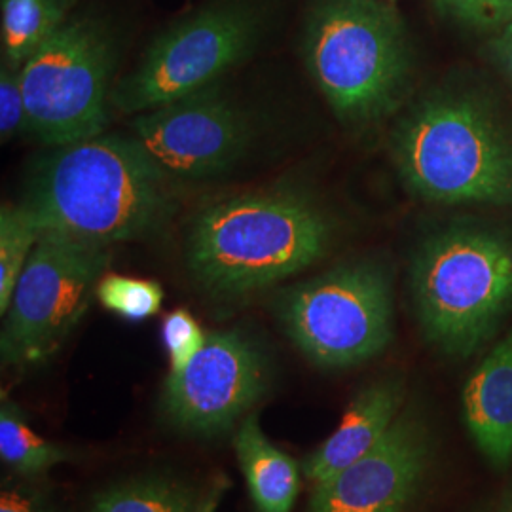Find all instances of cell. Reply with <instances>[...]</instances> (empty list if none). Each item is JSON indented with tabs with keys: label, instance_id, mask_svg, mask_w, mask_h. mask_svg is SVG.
Wrapping results in <instances>:
<instances>
[{
	"label": "cell",
	"instance_id": "cell-1",
	"mask_svg": "<svg viewBox=\"0 0 512 512\" xmlns=\"http://www.w3.org/2000/svg\"><path fill=\"white\" fill-rule=\"evenodd\" d=\"M169 181L131 137L101 133L44 156L19 205L40 234L107 247L143 238L164 222Z\"/></svg>",
	"mask_w": 512,
	"mask_h": 512
},
{
	"label": "cell",
	"instance_id": "cell-2",
	"mask_svg": "<svg viewBox=\"0 0 512 512\" xmlns=\"http://www.w3.org/2000/svg\"><path fill=\"white\" fill-rule=\"evenodd\" d=\"M332 222L293 188L211 203L192 220L188 268L220 298L255 293L298 274L329 251Z\"/></svg>",
	"mask_w": 512,
	"mask_h": 512
},
{
	"label": "cell",
	"instance_id": "cell-3",
	"mask_svg": "<svg viewBox=\"0 0 512 512\" xmlns=\"http://www.w3.org/2000/svg\"><path fill=\"white\" fill-rule=\"evenodd\" d=\"M395 160L406 186L439 203H512V139L471 97H431L401 122Z\"/></svg>",
	"mask_w": 512,
	"mask_h": 512
},
{
	"label": "cell",
	"instance_id": "cell-4",
	"mask_svg": "<svg viewBox=\"0 0 512 512\" xmlns=\"http://www.w3.org/2000/svg\"><path fill=\"white\" fill-rule=\"evenodd\" d=\"M304 55L317 88L344 122L378 120L408 90L403 21L380 0H317Z\"/></svg>",
	"mask_w": 512,
	"mask_h": 512
},
{
	"label": "cell",
	"instance_id": "cell-5",
	"mask_svg": "<svg viewBox=\"0 0 512 512\" xmlns=\"http://www.w3.org/2000/svg\"><path fill=\"white\" fill-rule=\"evenodd\" d=\"M412 293L427 338L467 357L512 306V245L469 230L431 238L414 260Z\"/></svg>",
	"mask_w": 512,
	"mask_h": 512
},
{
	"label": "cell",
	"instance_id": "cell-6",
	"mask_svg": "<svg viewBox=\"0 0 512 512\" xmlns=\"http://www.w3.org/2000/svg\"><path fill=\"white\" fill-rule=\"evenodd\" d=\"M275 313L313 365H361L391 342V281L376 264H346L281 291Z\"/></svg>",
	"mask_w": 512,
	"mask_h": 512
},
{
	"label": "cell",
	"instance_id": "cell-7",
	"mask_svg": "<svg viewBox=\"0 0 512 512\" xmlns=\"http://www.w3.org/2000/svg\"><path fill=\"white\" fill-rule=\"evenodd\" d=\"M114 50L90 19H67L21 67L29 133L63 147L103 133L109 122Z\"/></svg>",
	"mask_w": 512,
	"mask_h": 512
},
{
	"label": "cell",
	"instance_id": "cell-8",
	"mask_svg": "<svg viewBox=\"0 0 512 512\" xmlns=\"http://www.w3.org/2000/svg\"><path fill=\"white\" fill-rule=\"evenodd\" d=\"M258 33L260 19L249 4H209L148 48L141 65L112 90L110 105L139 114L211 88L253 52Z\"/></svg>",
	"mask_w": 512,
	"mask_h": 512
},
{
	"label": "cell",
	"instance_id": "cell-9",
	"mask_svg": "<svg viewBox=\"0 0 512 512\" xmlns=\"http://www.w3.org/2000/svg\"><path fill=\"white\" fill-rule=\"evenodd\" d=\"M109 264L103 245L40 234L6 311L4 365L23 368L54 355L90 308Z\"/></svg>",
	"mask_w": 512,
	"mask_h": 512
},
{
	"label": "cell",
	"instance_id": "cell-10",
	"mask_svg": "<svg viewBox=\"0 0 512 512\" xmlns=\"http://www.w3.org/2000/svg\"><path fill=\"white\" fill-rule=\"evenodd\" d=\"M249 122L219 86L186 95L131 122V139L171 181L228 171L249 147Z\"/></svg>",
	"mask_w": 512,
	"mask_h": 512
},
{
	"label": "cell",
	"instance_id": "cell-11",
	"mask_svg": "<svg viewBox=\"0 0 512 512\" xmlns=\"http://www.w3.org/2000/svg\"><path fill=\"white\" fill-rule=\"evenodd\" d=\"M268 366L255 342L239 330L211 332L181 372H169L162 412L177 429L213 437L230 431L266 393Z\"/></svg>",
	"mask_w": 512,
	"mask_h": 512
},
{
	"label": "cell",
	"instance_id": "cell-12",
	"mask_svg": "<svg viewBox=\"0 0 512 512\" xmlns=\"http://www.w3.org/2000/svg\"><path fill=\"white\" fill-rule=\"evenodd\" d=\"M427 463L425 427L401 414L374 450L313 484L308 512H403L420 488Z\"/></svg>",
	"mask_w": 512,
	"mask_h": 512
},
{
	"label": "cell",
	"instance_id": "cell-13",
	"mask_svg": "<svg viewBox=\"0 0 512 512\" xmlns=\"http://www.w3.org/2000/svg\"><path fill=\"white\" fill-rule=\"evenodd\" d=\"M403 399L401 380L365 387L349 404L336 431L306 458L304 476L311 484L325 482L374 450L401 416Z\"/></svg>",
	"mask_w": 512,
	"mask_h": 512
},
{
	"label": "cell",
	"instance_id": "cell-14",
	"mask_svg": "<svg viewBox=\"0 0 512 512\" xmlns=\"http://www.w3.org/2000/svg\"><path fill=\"white\" fill-rule=\"evenodd\" d=\"M463 416L478 450L495 467H505L512 459V332L471 374Z\"/></svg>",
	"mask_w": 512,
	"mask_h": 512
},
{
	"label": "cell",
	"instance_id": "cell-15",
	"mask_svg": "<svg viewBox=\"0 0 512 512\" xmlns=\"http://www.w3.org/2000/svg\"><path fill=\"white\" fill-rule=\"evenodd\" d=\"M234 448L256 511H293L302 486V467L264 435L256 414L241 421Z\"/></svg>",
	"mask_w": 512,
	"mask_h": 512
},
{
	"label": "cell",
	"instance_id": "cell-16",
	"mask_svg": "<svg viewBox=\"0 0 512 512\" xmlns=\"http://www.w3.org/2000/svg\"><path fill=\"white\" fill-rule=\"evenodd\" d=\"M71 0H0L4 63L21 69L67 21Z\"/></svg>",
	"mask_w": 512,
	"mask_h": 512
},
{
	"label": "cell",
	"instance_id": "cell-17",
	"mask_svg": "<svg viewBox=\"0 0 512 512\" xmlns=\"http://www.w3.org/2000/svg\"><path fill=\"white\" fill-rule=\"evenodd\" d=\"M0 458L21 478L44 475L73 458L71 450L40 437L23 410L6 395L0 404Z\"/></svg>",
	"mask_w": 512,
	"mask_h": 512
},
{
	"label": "cell",
	"instance_id": "cell-18",
	"mask_svg": "<svg viewBox=\"0 0 512 512\" xmlns=\"http://www.w3.org/2000/svg\"><path fill=\"white\" fill-rule=\"evenodd\" d=\"M202 499L177 480L145 476L110 486L93 499L90 512H200Z\"/></svg>",
	"mask_w": 512,
	"mask_h": 512
},
{
	"label": "cell",
	"instance_id": "cell-19",
	"mask_svg": "<svg viewBox=\"0 0 512 512\" xmlns=\"http://www.w3.org/2000/svg\"><path fill=\"white\" fill-rule=\"evenodd\" d=\"M40 239L33 217L21 207L4 203L0 209V313L6 315L19 277Z\"/></svg>",
	"mask_w": 512,
	"mask_h": 512
},
{
	"label": "cell",
	"instance_id": "cell-20",
	"mask_svg": "<svg viewBox=\"0 0 512 512\" xmlns=\"http://www.w3.org/2000/svg\"><path fill=\"white\" fill-rule=\"evenodd\" d=\"M95 296L110 313L129 323H141L160 313L165 294L162 285L154 279L105 274L97 285Z\"/></svg>",
	"mask_w": 512,
	"mask_h": 512
},
{
	"label": "cell",
	"instance_id": "cell-21",
	"mask_svg": "<svg viewBox=\"0 0 512 512\" xmlns=\"http://www.w3.org/2000/svg\"><path fill=\"white\" fill-rule=\"evenodd\" d=\"M162 342L169 357V372H181L202 351L207 334L190 311L173 310L162 321Z\"/></svg>",
	"mask_w": 512,
	"mask_h": 512
},
{
	"label": "cell",
	"instance_id": "cell-22",
	"mask_svg": "<svg viewBox=\"0 0 512 512\" xmlns=\"http://www.w3.org/2000/svg\"><path fill=\"white\" fill-rule=\"evenodd\" d=\"M440 10L478 31H503L512 21V0H435Z\"/></svg>",
	"mask_w": 512,
	"mask_h": 512
},
{
	"label": "cell",
	"instance_id": "cell-23",
	"mask_svg": "<svg viewBox=\"0 0 512 512\" xmlns=\"http://www.w3.org/2000/svg\"><path fill=\"white\" fill-rule=\"evenodd\" d=\"M19 133H29L27 103L21 84V69L2 63L0 71V135L10 141Z\"/></svg>",
	"mask_w": 512,
	"mask_h": 512
},
{
	"label": "cell",
	"instance_id": "cell-24",
	"mask_svg": "<svg viewBox=\"0 0 512 512\" xmlns=\"http://www.w3.org/2000/svg\"><path fill=\"white\" fill-rule=\"evenodd\" d=\"M0 512H57L54 503L27 482H6L0 492Z\"/></svg>",
	"mask_w": 512,
	"mask_h": 512
},
{
	"label": "cell",
	"instance_id": "cell-25",
	"mask_svg": "<svg viewBox=\"0 0 512 512\" xmlns=\"http://www.w3.org/2000/svg\"><path fill=\"white\" fill-rule=\"evenodd\" d=\"M497 55L512 80V21L501 31V37L497 40Z\"/></svg>",
	"mask_w": 512,
	"mask_h": 512
},
{
	"label": "cell",
	"instance_id": "cell-26",
	"mask_svg": "<svg viewBox=\"0 0 512 512\" xmlns=\"http://www.w3.org/2000/svg\"><path fill=\"white\" fill-rule=\"evenodd\" d=\"M220 495H222V486H215L207 497L202 499V507L200 512H215L217 511V505H219Z\"/></svg>",
	"mask_w": 512,
	"mask_h": 512
},
{
	"label": "cell",
	"instance_id": "cell-27",
	"mask_svg": "<svg viewBox=\"0 0 512 512\" xmlns=\"http://www.w3.org/2000/svg\"><path fill=\"white\" fill-rule=\"evenodd\" d=\"M503 512H512V505H509V507H507Z\"/></svg>",
	"mask_w": 512,
	"mask_h": 512
}]
</instances>
